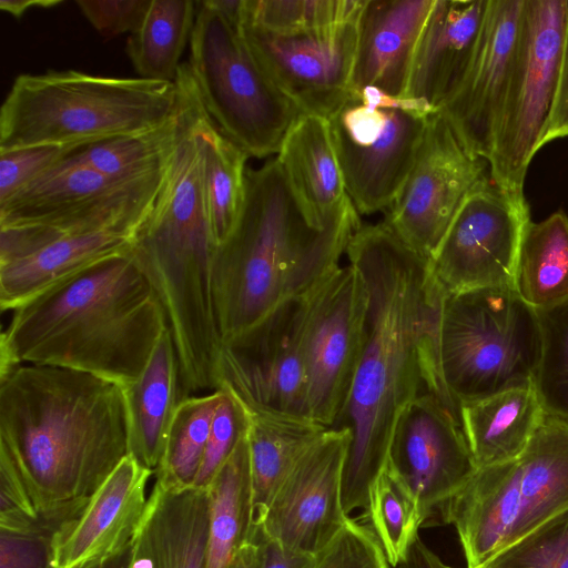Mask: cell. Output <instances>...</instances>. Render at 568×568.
Returning a JSON list of instances; mask_svg holds the SVG:
<instances>
[{"label": "cell", "instance_id": "cell-21", "mask_svg": "<svg viewBox=\"0 0 568 568\" xmlns=\"http://www.w3.org/2000/svg\"><path fill=\"white\" fill-rule=\"evenodd\" d=\"M209 493L158 479L133 539V568H206Z\"/></svg>", "mask_w": 568, "mask_h": 568}, {"label": "cell", "instance_id": "cell-3", "mask_svg": "<svg viewBox=\"0 0 568 568\" xmlns=\"http://www.w3.org/2000/svg\"><path fill=\"white\" fill-rule=\"evenodd\" d=\"M0 376L22 364L74 369L122 387L169 328L152 286L126 253L104 257L12 311Z\"/></svg>", "mask_w": 568, "mask_h": 568}, {"label": "cell", "instance_id": "cell-5", "mask_svg": "<svg viewBox=\"0 0 568 568\" xmlns=\"http://www.w3.org/2000/svg\"><path fill=\"white\" fill-rule=\"evenodd\" d=\"M174 82L75 70L18 75L0 110V150L78 149L153 129L174 113Z\"/></svg>", "mask_w": 568, "mask_h": 568}, {"label": "cell", "instance_id": "cell-4", "mask_svg": "<svg viewBox=\"0 0 568 568\" xmlns=\"http://www.w3.org/2000/svg\"><path fill=\"white\" fill-rule=\"evenodd\" d=\"M361 225L348 196L327 223H314L276 159L247 169L239 220L213 253L222 342L251 328L282 304L308 295L341 266Z\"/></svg>", "mask_w": 568, "mask_h": 568}, {"label": "cell", "instance_id": "cell-19", "mask_svg": "<svg viewBox=\"0 0 568 568\" xmlns=\"http://www.w3.org/2000/svg\"><path fill=\"white\" fill-rule=\"evenodd\" d=\"M524 0H487L464 72L437 111L473 155L488 161L513 65Z\"/></svg>", "mask_w": 568, "mask_h": 568}, {"label": "cell", "instance_id": "cell-12", "mask_svg": "<svg viewBox=\"0 0 568 568\" xmlns=\"http://www.w3.org/2000/svg\"><path fill=\"white\" fill-rule=\"evenodd\" d=\"M488 176L487 160L469 153L436 111L427 119L413 168L384 222L430 262L463 201Z\"/></svg>", "mask_w": 568, "mask_h": 568}, {"label": "cell", "instance_id": "cell-44", "mask_svg": "<svg viewBox=\"0 0 568 568\" xmlns=\"http://www.w3.org/2000/svg\"><path fill=\"white\" fill-rule=\"evenodd\" d=\"M152 0H77V4L103 37L134 33L142 26Z\"/></svg>", "mask_w": 568, "mask_h": 568}, {"label": "cell", "instance_id": "cell-18", "mask_svg": "<svg viewBox=\"0 0 568 568\" xmlns=\"http://www.w3.org/2000/svg\"><path fill=\"white\" fill-rule=\"evenodd\" d=\"M386 465L415 494L426 519L477 469L460 417L430 393L413 399L398 416Z\"/></svg>", "mask_w": 568, "mask_h": 568}, {"label": "cell", "instance_id": "cell-26", "mask_svg": "<svg viewBox=\"0 0 568 568\" xmlns=\"http://www.w3.org/2000/svg\"><path fill=\"white\" fill-rule=\"evenodd\" d=\"M246 410L251 477L248 541H254L280 486L301 456L328 428L308 418Z\"/></svg>", "mask_w": 568, "mask_h": 568}, {"label": "cell", "instance_id": "cell-34", "mask_svg": "<svg viewBox=\"0 0 568 568\" xmlns=\"http://www.w3.org/2000/svg\"><path fill=\"white\" fill-rule=\"evenodd\" d=\"M221 388L182 399L170 425L155 479L171 486H193L200 471Z\"/></svg>", "mask_w": 568, "mask_h": 568}, {"label": "cell", "instance_id": "cell-20", "mask_svg": "<svg viewBox=\"0 0 568 568\" xmlns=\"http://www.w3.org/2000/svg\"><path fill=\"white\" fill-rule=\"evenodd\" d=\"M152 470L126 455L85 507L53 536V567L84 568L130 546L141 525Z\"/></svg>", "mask_w": 568, "mask_h": 568}, {"label": "cell", "instance_id": "cell-6", "mask_svg": "<svg viewBox=\"0 0 568 568\" xmlns=\"http://www.w3.org/2000/svg\"><path fill=\"white\" fill-rule=\"evenodd\" d=\"M466 568L495 556L568 511V422L551 415L514 459L477 468L439 509Z\"/></svg>", "mask_w": 568, "mask_h": 568}, {"label": "cell", "instance_id": "cell-31", "mask_svg": "<svg viewBox=\"0 0 568 568\" xmlns=\"http://www.w3.org/2000/svg\"><path fill=\"white\" fill-rule=\"evenodd\" d=\"M195 18L193 0H152L142 26L129 36L125 48L140 78L174 82Z\"/></svg>", "mask_w": 568, "mask_h": 568}, {"label": "cell", "instance_id": "cell-16", "mask_svg": "<svg viewBox=\"0 0 568 568\" xmlns=\"http://www.w3.org/2000/svg\"><path fill=\"white\" fill-rule=\"evenodd\" d=\"M349 440L347 428L323 433L280 486L254 540L264 536L312 555L328 545L349 517L342 500Z\"/></svg>", "mask_w": 568, "mask_h": 568}, {"label": "cell", "instance_id": "cell-8", "mask_svg": "<svg viewBox=\"0 0 568 568\" xmlns=\"http://www.w3.org/2000/svg\"><path fill=\"white\" fill-rule=\"evenodd\" d=\"M210 118L248 156L277 153L301 114L263 71L235 26L210 0L196 2L187 62Z\"/></svg>", "mask_w": 568, "mask_h": 568}, {"label": "cell", "instance_id": "cell-10", "mask_svg": "<svg viewBox=\"0 0 568 568\" xmlns=\"http://www.w3.org/2000/svg\"><path fill=\"white\" fill-rule=\"evenodd\" d=\"M530 222L524 190L503 187L490 176L478 184L463 201L429 262L445 294L516 290L519 252Z\"/></svg>", "mask_w": 568, "mask_h": 568}, {"label": "cell", "instance_id": "cell-42", "mask_svg": "<svg viewBox=\"0 0 568 568\" xmlns=\"http://www.w3.org/2000/svg\"><path fill=\"white\" fill-rule=\"evenodd\" d=\"M43 521L18 466L0 446V529L26 530Z\"/></svg>", "mask_w": 568, "mask_h": 568}, {"label": "cell", "instance_id": "cell-35", "mask_svg": "<svg viewBox=\"0 0 568 568\" xmlns=\"http://www.w3.org/2000/svg\"><path fill=\"white\" fill-rule=\"evenodd\" d=\"M367 513L388 565H404L426 517L415 494L387 465L372 486Z\"/></svg>", "mask_w": 568, "mask_h": 568}, {"label": "cell", "instance_id": "cell-17", "mask_svg": "<svg viewBox=\"0 0 568 568\" xmlns=\"http://www.w3.org/2000/svg\"><path fill=\"white\" fill-rule=\"evenodd\" d=\"M151 174L111 178L64 156L0 205V226L37 224L63 234L121 231L132 210L128 189Z\"/></svg>", "mask_w": 568, "mask_h": 568}, {"label": "cell", "instance_id": "cell-32", "mask_svg": "<svg viewBox=\"0 0 568 568\" xmlns=\"http://www.w3.org/2000/svg\"><path fill=\"white\" fill-rule=\"evenodd\" d=\"M247 159L210 118L203 130V187L215 247L229 237L241 214Z\"/></svg>", "mask_w": 568, "mask_h": 568}, {"label": "cell", "instance_id": "cell-27", "mask_svg": "<svg viewBox=\"0 0 568 568\" xmlns=\"http://www.w3.org/2000/svg\"><path fill=\"white\" fill-rule=\"evenodd\" d=\"M546 413L534 384L463 404L460 422L477 468L519 456Z\"/></svg>", "mask_w": 568, "mask_h": 568}, {"label": "cell", "instance_id": "cell-52", "mask_svg": "<svg viewBox=\"0 0 568 568\" xmlns=\"http://www.w3.org/2000/svg\"><path fill=\"white\" fill-rule=\"evenodd\" d=\"M440 568H453V567H449V566H447V565H445V564L443 562V565H442V567H440ZM480 568H488V567H485V566H484V567H480Z\"/></svg>", "mask_w": 568, "mask_h": 568}, {"label": "cell", "instance_id": "cell-13", "mask_svg": "<svg viewBox=\"0 0 568 568\" xmlns=\"http://www.w3.org/2000/svg\"><path fill=\"white\" fill-rule=\"evenodd\" d=\"M428 116L371 108L352 94L328 118L345 190L358 213L393 203L413 168Z\"/></svg>", "mask_w": 568, "mask_h": 568}, {"label": "cell", "instance_id": "cell-37", "mask_svg": "<svg viewBox=\"0 0 568 568\" xmlns=\"http://www.w3.org/2000/svg\"><path fill=\"white\" fill-rule=\"evenodd\" d=\"M536 312L541 356L534 385L545 413L568 422V297Z\"/></svg>", "mask_w": 568, "mask_h": 568}, {"label": "cell", "instance_id": "cell-7", "mask_svg": "<svg viewBox=\"0 0 568 568\" xmlns=\"http://www.w3.org/2000/svg\"><path fill=\"white\" fill-rule=\"evenodd\" d=\"M541 356L536 308L514 288L445 296L439 326L443 379L460 407L534 384Z\"/></svg>", "mask_w": 568, "mask_h": 568}, {"label": "cell", "instance_id": "cell-43", "mask_svg": "<svg viewBox=\"0 0 568 568\" xmlns=\"http://www.w3.org/2000/svg\"><path fill=\"white\" fill-rule=\"evenodd\" d=\"M58 528L44 520L26 530L0 529V568H54L52 544Z\"/></svg>", "mask_w": 568, "mask_h": 568}, {"label": "cell", "instance_id": "cell-41", "mask_svg": "<svg viewBox=\"0 0 568 568\" xmlns=\"http://www.w3.org/2000/svg\"><path fill=\"white\" fill-rule=\"evenodd\" d=\"M73 150L51 144L0 150V205Z\"/></svg>", "mask_w": 568, "mask_h": 568}, {"label": "cell", "instance_id": "cell-9", "mask_svg": "<svg viewBox=\"0 0 568 568\" xmlns=\"http://www.w3.org/2000/svg\"><path fill=\"white\" fill-rule=\"evenodd\" d=\"M568 0H524L517 48L500 103L489 176L524 190L558 77Z\"/></svg>", "mask_w": 568, "mask_h": 568}, {"label": "cell", "instance_id": "cell-47", "mask_svg": "<svg viewBox=\"0 0 568 568\" xmlns=\"http://www.w3.org/2000/svg\"><path fill=\"white\" fill-rule=\"evenodd\" d=\"M353 95L361 103L371 108L400 110L424 116L436 112V110L424 100L405 95H392L371 85L353 90Z\"/></svg>", "mask_w": 568, "mask_h": 568}, {"label": "cell", "instance_id": "cell-28", "mask_svg": "<svg viewBox=\"0 0 568 568\" xmlns=\"http://www.w3.org/2000/svg\"><path fill=\"white\" fill-rule=\"evenodd\" d=\"M131 240L130 235L113 232L65 234L24 258L0 265L1 311H13L104 257L126 253Z\"/></svg>", "mask_w": 568, "mask_h": 568}, {"label": "cell", "instance_id": "cell-2", "mask_svg": "<svg viewBox=\"0 0 568 568\" xmlns=\"http://www.w3.org/2000/svg\"><path fill=\"white\" fill-rule=\"evenodd\" d=\"M0 446L42 518L60 527L129 455L122 386L74 369L19 365L0 376Z\"/></svg>", "mask_w": 568, "mask_h": 568}, {"label": "cell", "instance_id": "cell-11", "mask_svg": "<svg viewBox=\"0 0 568 568\" xmlns=\"http://www.w3.org/2000/svg\"><path fill=\"white\" fill-rule=\"evenodd\" d=\"M368 293L353 265L339 266L305 296L303 354L310 418L331 428L352 389L362 355Z\"/></svg>", "mask_w": 568, "mask_h": 568}, {"label": "cell", "instance_id": "cell-15", "mask_svg": "<svg viewBox=\"0 0 568 568\" xmlns=\"http://www.w3.org/2000/svg\"><path fill=\"white\" fill-rule=\"evenodd\" d=\"M357 23L291 34L245 23L240 30L263 71L295 108L328 119L353 94Z\"/></svg>", "mask_w": 568, "mask_h": 568}, {"label": "cell", "instance_id": "cell-51", "mask_svg": "<svg viewBox=\"0 0 568 568\" xmlns=\"http://www.w3.org/2000/svg\"><path fill=\"white\" fill-rule=\"evenodd\" d=\"M132 545L133 541L121 552L105 559L104 561L84 568H133Z\"/></svg>", "mask_w": 568, "mask_h": 568}, {"label": "cell", "instance_id": "cell-22", "mask_svg": "<svg viewBox=\"0 0 568 568\" xmlns=\"http://www.w3.org/2000/svg\"><path fill=\"white\" fill-rule=\"evenodd\" d=\"M434 0H367L357 23L353 90L405 95L414 52Z\"/></svg>", "mask_w": 568, "mask_h": 568}, {"label": "cell", "instance_id": "cell-39", "mask_svg": "<svg viewBox=\"0 0 568 568\" xmlns=\"http://www.w3.org/2000/svg\"><path fill=\"white\" fill-rule=\"evenodd\" d=\"M222 397L213 416L200 471L193 486L206 488L219 469L232 455L248 428L247 410L226 386H220Z\"/></svg>", "mask_w": 568, "mask_h": 568}, {"label": "cell", "instance_id": "cell-49", "mask_svg": "<svg viewBox=\"0 0 568 568\" xmlns=\"http://www.w3.org/2000/svg\"><path fill=\"white\" fill-rule=\"evenodd\" d=\"M61 2V0H0V9L19 19L32 7L51 8Z\"/></svg>", "mask_w": 568, "mask_h": 568}, {"label": "cell", "instance_id": "cell-14", "mask_svg": "<svg viewBox=\"0 0 568 568\" xmlns=\"http://www.w3.org/2000/svg\"><path fill=\"white\" fill-rule=\"evenodd\" d=\"M305 297L223 343L221 385L246 408L310 418L303 354Z\"/></svg>", "mask_w": 568, "mask_h": 568}, {"label": "cell", "instance_id": "cell-33", "mask_svg": "<svg viewBox=\"0 0 568 568\" xmlns=\"http://www.w3.org/2000/svg\"><path fill=\"white\" fill-rule=\"evenodd\" d=\"M176 131L175 108L166 122L153 129L84 145L65 156L106 176H143L166 165L175 143Z\"/></svg>", "mask_w": 568, "mask_h": 568}, {"label": "cell", "instance_id": "cell-50", "mask_svg": "<svg viewBox=\"0 0 568 568\" xmlns=\"http://www.w3.org/2000/svg\"><path fill=\"white\" fill-rule=\"evenodd\" d=\"M227 568H260L257 544L254 541L244 542Z\"/></svg>", "mask_w": 568, "mask_h": 568}, {"label": "cell", "instance_id": "cell-46", "mask_svg": "<svg viewBox=\"0 0 568 568\" xmlns=\"http://www.w3.org/2000/svg\"><path fill=\"white\" fill-rule=\"evenodd\" d=\"M260 568H316V555L288 549L277 541L258 536Z\"/></svg>", "mask_w": 568, "mask_h": 568}, {"label": "cell", "instance_id": "cell-40", "mask_svg": "<svg viewBox=\"0 0 568 568\" xmlns=\"http://www.w3.org/2000/svg\"><path fill=\"white\" fill-rule=\"evenodd\" d=\"M316 568H388V562L376 534L348 517L316 555Z\"/></svg>", "mask_w": 568, "mask_h": 568}, {"label": "cell", "instance_id": "cell-36", "mask_svg": "<svg viewBox=\"0 0 568 568\" xmlns=\"http://www.w3.org/2000/svg\"><path fill=\"white\" fill-rule=\"evenodd\" d=\"M367 0H244L241 23L291 34L357 23ZM240 23V24H241Z\"/></svg>", "mask_w": 568, "mask_h": 568}, {"label": "cell", "instance_id": "cell-45", "mask_svg": "<svg viewBox=\"0 0 568 568\" xmlns=\"http://www.w3.org/2000/svg\"><path fill=\"white\" fill-rule=\"evenodd\" d=\"M568 136V6L566 12L556 90L549 114L536 146V153L546 144Z\"/></svg>", "mask_w": 568, "mask_h": 568}, {"label": "cell", "instance_id": "cell-38", "mask_svg": "<svg viewBox=\"0 0 568 568\" xmlns=\"http://www.w3.org/2000/svg\"><path fill=\"white\" fill-rule=\"evenodd\" d=\"M485 567L568 568V511L506 548Z\"/></svg>", "mask_w": 568, "mask_h": 568}, {"label": "cell", "instance_id": "cell-30", "mask_svg": "<svg viewBox=\"0 0 568 568\" xmlns=\"http://www.w3.org/2000/svg\"><path fill=\"white\" fill-rule=\"evenodd\" d=\"M516 291L534 308L568 297V215L562 210L528 224L519 252Z\"/></svg>", "mask_w": 568, "mask_h": 568}, {"label": "cell", "instance_id": "cell-1", "mask_svg": "<svg viewBox=\"0 0 568 568\" xmlns=\"http://www.w3.org/2000/svg\"><path fill=\"white\" fill-rule=\"evenodd\" d=\"M346 255L368 293L362 355L347 402L331 427L351 433L342 483L349 516L356 509L368 511L395 423L413 399L434 394L459 417L460 407L442 375L439 326L446 294L429 262L384 221L361 225Z\"/></svg>", "mask_w": 568, "mask_h": 568}, {"label": "cell", "instance_id": "cell-23", "mask_svg": "<svg viewBox=\"0 0 568 568\" xmlns=\"http://www.w3.org/2000/svg\"><path fill=\"white\" fill-rule=\"evenodd\" d=\"M487 0H434L409 70L405 97L436 111L459 81L474 49Z\"/></svg>", "mask_w": 568, "mask_h": 568}, {"label": "cell", "instance_id": "cell-48", "mask_svg": "<svg viewBox=\"0 0 568 568\" xmlns=\"http://www.w3.org/2000/svg\"><path fill=\"white\" fill-rule=\"evenodd\" d=\"M443 561L430 550L418 537L414 542L408 559L404 564L405 568H440Z\"/></svg>", "mask_w": 568, "mask_h": 568}, {"label": "cell", "instance_id": "cell-25", "mask_svg": "<svg viewBox=\"0 0 568 568\" xmlns=\"http://www.w3.org/2000/svg\"><path fill=\"white\" fill-rule=\"evenodd\" d=\"M122 389L129 455L155 474L173 416L184 399L179 359L169 328L160 337L140 376Z\"/></svg>", "mask_w": 568, "mask_h": 568}, {"label": "cell", "instance_id": "cell-29", "mask_svg": "<svg viewBox=\"0 0 568 568\" xmlns=\"http://www.w3.org/2000/svg\"><path fill=\"white\" fill-rule=\"evenodd\" d=\"M206 489L210 509L206 568H227L239 548L250 539L251 477L246 435Z\"/></svg>", "mask_w": 568, "mask_h": 568}, {"label": "cell", "instance_id": "cell-24", "mask_svg": "<svg viewBox=\"0 0 568 568\" xmlns=\"http://www.w3.org/2000/svg\"><path fill=\"white\" fill-rule=\"evenodd\" d=\"M278 161L302 209L324 225L347 199L328 119L300 114L280 145Z\"/></svg>", "mask_w": 568, "mask_h": 568}]
</instances>
